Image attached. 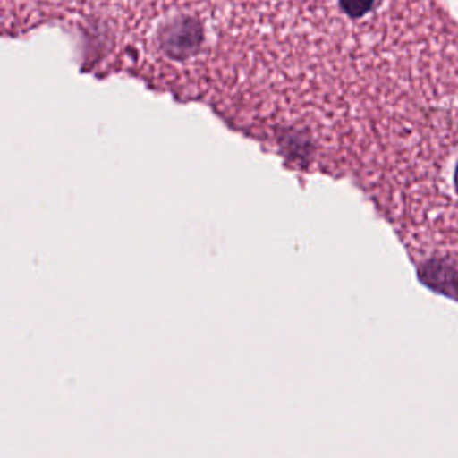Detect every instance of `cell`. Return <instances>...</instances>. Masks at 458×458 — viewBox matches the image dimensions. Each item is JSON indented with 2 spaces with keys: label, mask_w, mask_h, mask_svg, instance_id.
<instances>
[{
  "label": "cell",
  "mask_w": 458,
  "mask_h": 458,
  "mask_svg": "<svg viewBox=\"0 0 458 458\" xmlns=\"http://www.w3.org/2000/svg\"><path fill=\"white\" fill-rule=\"evenodd\" d=\"M453 184H454L455 191L458 194V162L457 165H455L454 174H453Z\"/></svg>",
  "instance_id": "cell-1"
}]
</instances>
